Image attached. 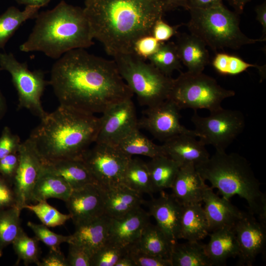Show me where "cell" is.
<instances>
[{"label": "cell", "instance_id": "cell-10", "mask_svg": "<svg viewBox=\"0 0 266 266\" xmlns=\"http://www.w3.org/2000/svg\"><path fill=\"white\" fill-rule=\"evenodd\" d=\"M191 121L200 139L205 145H212L219 151H226L245 126L242 112L223 107L210 112L206 117L200 116L194 111Z\"/></svg>", "mask_w": 266, "mask_h": 266}, {"label": "cell", "instance_id": "cell-9", "mask_svg": "<svg viewBox=\"0 0 266 266\" xmlns=\"http://www.w3.org/2000/svg\"><path fill=\"white\" fill-rule=\"evenodd\" d=\"M0 67L11 75L17 93L18 108H26L40 119L47 114L41 98L48 82L40 70H30L26 62L18 61L12 53H0Z\"/></svg>", "mask_w": 266, "mask_h": 266}, {"label": "cell", "instance_id": "cell-37", "mask_svg": "<svg viewBox=\"0 0 266 266\" xmlns=\"http://www.w3.org/2000/svg\"><path fill=\"white\" fill-rule=\"evenodd\" d=\"M148 60L156 68L168 76L181 68L176 44L173 42H161L157 51Z\"/></svg>", "mask_w": 266, "mask_h": 266}, {"label": "cell", "instance_id": "cell-4", "mask_svg": "<svg viewBox=\"0 0 266 266\" xmlns=\"http://www.w3.org/2000/svg\"><path fill=\"white\" fill-rule=\"evenodd\" d=\"M93 40L83 8L62 0L54 8L38 13L32 31L20 50L41 52L58 59L72 50L91 46Z\"/></svg>", "mask_w": 266, "mask_h": 266}, {"label": "cell", "instance_id": "cell-50", "mask_svg": "<svg viewBox=\"0 0 266 266\" xmlns=\"http://www.w3.org/2000/svg\"><path fill=\"white\" fill-rule=\"evenodd\" d=\"M223 4V0H188L185 9H208Z\"/></svg>", "mask_w": 266, "mask_h": 266}, {"label": "cell", "instance_id": "cell-43", "mask_svg": "<svg viewBox=\"0 0 266 266\" xmlns=\"http://www.w3.org/2000/svg\"><path fill=\"white\" fill-rule=\"evenodd\" d=\"M161 43L152 34L145 35L135 41L133 47V53L145 60L157 51Z\"/></svg>", "mask_w": 266, "mask_h": 266}, {"label": "cell", "instance_id": "cell-35", "mask_svg": "<svg viewBox=\"0 0 266 266\" xmlns=\"http://www.w3.org/2000/svg\"><path fill=\"white\" fill-rule=\"evenodd\" d=\"M216 71L223 75H236L247 70L250 67L258 69L261 80L266 77V66L246 62L240 57L226 53H216L211 62Z\"/></svg>", "mask_w": 266, "mask_h": 266}, {"label": "cell", "instance_id": "cell-27", "mask_svg": "<svg viewBox=\"0 0 266 266\" xmlns=\"http://www.w3.org/2000/svg\"><path fill=\"white\" fill-rule=\"evenodd\" d=\"M45 166L62 177L72 190L86 185L97 184L81 158L44 161Z\"/></svg>", "mask_w": 266, "mask_h": 266}, {"label": "cell", "instance_id": "cell-31", "mask_svg": "<svg viewBox=\"0 0 266 266\" xmlns=\"http://www.w3.org/2000/svg\"><path fill=\"white\" fill-rule=\"evenodd\" d=\"M173 243L157 225L150 223L135 244L145 253L170 260Z\"/></svg>", "mask_w": 266, "mask_h": 266}, {"label": "cell", "instance_id": "cell-46", "mask_svg": "<svg viewBox=\"0 0 266 266\" xmlns=\"http://www.w3.org/2000/svg\"><path fill=\"white\" fill-rule=\"evenodd\" d=\"M19 163L18 152L11 153L0 159V175L12 186Z\"/></svg>", "mask_w": 266, "mask_h": 266}, {"label": "cell", "instance_id": "cell-2", "mask_svg": "<svg viewBox=\"0 0 266 266\" xmlns=\"http://www.w3.org/2000/svg\"><path fill=\"white\" fill-rule=\"evenodd\" d=\"M170 9L167 0H86L83 8L93 39L112 57L133 53L135 41L151 34Z\"/></svg>", "mask_w": 266, "mask_h": 266}, {"label": "cell", "instance_id": "cell-49", "mask_svg": "<svg viewBox=\"0 0 266 266\" xmlns=\"http://www.w3.org/2000/svg\"><path fill=\"white\" fill-rule=\"evenodd\" d=\"M38 266H68L66 258L60 250H50L49 252L36 265Z\"/></svg>", "mask_w": 266, "mask_h": 266}, {"label": "cell", "instance_id": "cell-54", "mask_svg": "<svg viewBox=\"0 0 266 266\" xmlns=\"http://www.w3.org/2000/svg\"><path fill=\"white\" fill-rule=\"evenodd\" d=\"M115 266H135V265L132 259L127 253L117 261Z\"/></svg>", "mask_w": 266, "mask_h": 266}, {"label": "cell", "instance_id": "cell-18", "mask_svg": "<svg viewBox=\"0 0 266 266\" xmlns=\"http://www.w3.org/2000/svg\"><path fill=\"white\" fill-rule=\"evenodd\" d=\"M150 217L139 207L121 218H110L108 240L123 247L135 243L150 223Z\"/></svg>", "mask_w": 266, "mask_h": 266}, {"label": "cell", "instance_id": "cell-5", "mask_svg": "<svg viewBox=\"0 0 266 266\" xmlns=\"http://www.w3.org/2000/svg\"><path fill=\"white\" fill-rule=\"evenodd\" d=\"M205 181L217 188L222 197L230 200L235 195L245 200L249 213L266 225V196L260 188L248 161L237 153L216 151L205 161L195 165Z\"/></svg>", "mask_w": 266, "mask_h": 266}, {"label": "cell", "instance_id": "cell-41", "mask_svg": "<svg viewBox=\"0 0 266 266\" xmlns=\"http://www.w3.org/2000/svg\"><path fill=\"white\" fill-rule=\"evenodd\" d=\"M27 226L33 232L37 239L43 242L51 250H60L61 244L68 243L70 239V235L56 233L42 224H38L29 221Z\"/></svg>", "mask_w": 266, "mask_h": 266}, {"label": "cell", "instance_id": "cell-15", "mask_svg": "<svg viewBox=\"0 0 266 266\" xmlns=\"http://www.w3.org/2000/svg\"><path fill=\"white\" fill-rule=\"evenodd\" d=\"M239 247L240 266H252L259 254L266 256V225L244 212L234 227Z\"/></svg>", "mask_w": 266, "mask_h": 266}, {"label": "cell", "instance_id": "cell-40", "mask_svg": "<svg viewBox=\"0 0 266 266\" xmlns=\"http://www.w3.org/2000/svg\"><path fill=\"white\" fill-rule=\"evenodd\" d=\"M127 253V246H121L108 240L93 255L91 266H115Z\"/></svg>", "mask_w": 266, "mask_h": 266}, {"label": "cell", "instance_id": "cell-14", "mask_svg": "<svg viewBox=\"0 0 266 266\" xmlns=\"http://www.w3.org/2000/svg\"><path fill=\"white\" fill-rule=\"evenodd\" d=\"M19 166L13 182L19 210L31 203L33 189L44 166V161L33 145L27 138L21 142L18 151Z\"/></svg>", "mask_w": 266, "mask_h": 266}, {"label": "cell", "instance_id": "cell-17", "mask_svg": "<svg viewBox=\"0 0 266 266\" xmlns=\"http://www.w3.org/2000/svg\"><path fill=\"white\" fill-rule=\"evenodd\" d=\"M157 199L144 202L148 208V213L155 219L157 226L174 243L179 239L180 219L183 205L171 195L162 191ZM143 203V204H144Z\"/></svg>", "mask_w": 266, "mask_h": 266}, {"label": "cell", "instance_id": "cell-7", "mask_svg": "<svg viewBox=\"0 0 266 266\" xmlns=\"http://www.w3.org/2000/svg\"><path fill=\"white\" fill-rule=\"evenodd\" d=\"M119 73L139 104L150 107L168 99L173 79L133 53L113 57Z\"/></svg>", "mask_w": 266, "mask_h": 266}, {"label": "cell", "instance_id": "cell-32", "mask_svg": "<svg viewBox=\"0 0 266 266\" xmlns=\"http://www.w3.org/2000/svg\"><path fill=\"white\" fill-rule=\"evenodd\" d=\"M114 146L131 157L142 155L152 158L165 155L162 145L154 143L143 134L139 128L133 130Z\"/></svg>", "mask_w": 266, "mask_h": 266}, {"label": "cell", "instance_id": "cell-44", "mask_svg": "<svg viewBox=\"0 0 266 266\" xmlns=\"http://www.w3.org/2000/svg\"><path fill=\"white\" fill-rule=\"evenodd\" d=\"M66 260L68 266H91L93 255L83 247L69 242Z\"/></svg>", "mask_w": 266, "mask_h": 266}, {"label": "cell", "instance_id": "cell-36", "mask_svg": "<svg viewBox=\"0 0 266 266\" xmlns=\"http://www.w3.org/2000/svg\"><path fill=\"white\" fill-rule=\"evenodd\" d=\"M21 212L16 206L0 209V257L4 249L12 243L23 229Z\"/></svg>", "mask_w": 266, "mask_h": 266}, {"label": "cell", "instance_id": "cell-25", "mask_svg": "<svg viewBox=\"0 0 266 266\" xmlns=\"http://www.w3.org/2000/svg\"><path fill=\"white\" fill-rule=\"evenodd\" d=\"M233 229L227 228L209 233L210 240L205 249L212 266L222 265L228 259L238 256L239 247Z\"/></svg>", "mask_w": 266, "mask_h": 266}, {"label": "cell", "instance_id": "cell-11", "mask_svg": "<svg viewBox=\"0 0 266 266\" xmlns=\"http://www.w3.org/2000/svg\"><path fill=\"white\" fill-rule=\"evenodd\" d=\"M131 158L114 145L95 143L81 159L97 184L104 189L123 184L124 172Z\"/></svg>", "mask_w": 266, "mask_h": 266}, {"label": "cell", "instance_id": "cell-13", "mask_svg": "<svg viewBox=\"0 0 266 266\" xmlns=\"http://www.w3.org/2000/svg\"><path fill=\"white\" fill-rule=\"evenodd\" d=\"M95 143L115 145L133 130L139 128L132 98L117 102L102 113Z\"/></svg>", "mask_w": 266, "mask_h": 266}, {"label": "cell", "instance_id": "cell-45", "mask_svg": "<svg viewBox=\"0 0 266 266\" xmlns=\"http://www.w3.org/2000/svg\"><path fill=\"white\" fill-rule=\"evenodd\" d=\"M21 142L20 137L13 133L8 127L5 126L0 136V159L18 152Z\"/></svg>", "mask_w": 266, "mask_h": 266}, {"label": "cell", "instance_id": "cell-53", "mask_svg": "<svg viewBox=\"0 0 266 266\" xmlns=\"http://www.w3.org/2000/svg\"><path fill=\"white\" fill-rule=\"evenodd\" d=\"M20 4L26 6H34L40 8L47 5L51 0H15Z\"/></svg>", "mask_w": 266, "mask_h": 266}, {"label": "cell", "instance_id": "cell-16", "mask_svg": "<svg viewBox=\"0 0 266 266\" xmlns=\"http://www.w3.org/2000/svg\"><path fill=\"white\" fill-rule=\"evenodd\" d=\"M65 203L74 226L105 214L103 190L96 184L72 190Z\"/></svg>", "mask_w": 266, "mask_h": 266}, {"label": "cell", "instance_id": "cell-6", "mask_svg": "<svg viewBox=\"0 0 266 266\" xmlns=\"http://www.w3.org/2000/svg\"><path fill=\"white\" fill-rule=\"evenodd\" d=\"M190 18L186 24L190 33L212 50H236L243 46L266 41V38H251L239 28L238 14L223 4L208 9H188Z\"/></svg>", "mask_w": 266, "mask_h": 266}, {"label": "cell", "instance_id": "cell-23", "mask_svg": "<svg viewBox=\"0 0 266 266\" xmlns=\"http://www.w3.org/2000/svg\"><path fill=\"white\" fill-rule=\"evenodd\" d=\"M110 218L103 214L75 226V231L70 235V239L68 243L79 245L93 255L108 240Z\"/></svg>", "mask_w": 266, "mask_h": 266}, {"label": "cell", "instance_id": "cell-28", "mask_svg": "<svg viewBox=\"0 0 266 266\" xmlns=\"http://www.w3.org/2000/svg\"><path fill=\"white\" fill-rule=\"evenodd\" d=\"M207 219L201 203L183 206L179 239L199 241L209 234Z\"/></svg>", "mask_w": 266, "mask_h": 266}, {"label": "cell", "instance_id": "cell-29", "mask_svg": "<svg viewBox=\"0 0 266 266\" xmlns=\"http://www.w3.org/2000/svg\"><path fill=\"white\" fill-rule=\"evenodd\" d=\"M170 261L172 266H212L206 254L205 244L197 241L173 243Z\"/></svg>", "mask_w": 266, "mask_h": 266}, {"label": "cell", "instance_id": "cell-19", "mask_svg": "<svg viewBox=\"0 0 266 266\" xmlns=\"http://www.w3.org/2000/svg\"><path fill=\"white\" fill-rule=\"evenodd\" d=\"M202 202L209 232L227 228H234L244 213L229 200L218 196L210 187L204 193Z\"/></svg>", "mask_w": 266, "mask_h": 266}, {"label": "cell", "instance_id": "cell-12", "mask_svg": "<svg viewBox=\"0 0 266 266\" xmlns=\"http://www.w3.org/2000/svg\"><path fill=\"white\" fill-rule=\"evenodd\" d=\"M180 110L169 99L147 107L142 118L138 120V128L147 131L155 138L163 142L180 134H189L198 137L194 130H190L180 124Z\"/></svg>", "mask_w": 266, "mask_h": 266}, {"label": "cell", "instance_id": "cell-24", "mask_svg": "<svg viewBox=\"0 0 266 266\" xmlns=\"http://www.w3.org/2000/svg\"><path fill=\"white\" fill-rule=\"evenodd\" d=\"M175 43L179 59L193 73L202 72L209 63V54L206 45L195 35L177 33Z\"/></svg>", "mask_w": 266, "mask_h": 266}, {"label": "cell", "instance_id": "cell-55", "mask_svg": "<svg viewBox=\"0 0 266 266\" xmlns=\"http://www.w3.org/2000/svg\"><path fill=\"white\" fill-rule=\"evenodd\" d=\"M1 70L0 67V71ZM7 111L6 100L0 90V120L4 116Z\"/></svg>", "mask_w": 266, "mask_h": 266}, {"label": "cell", "instance_id": "cell-51", "mask_svg": "<svg viewBox=\"0 0 266 266\" xmlns=\"http://www.w3.org/2000/svg\"><path fill=\"white\" fill-rule=\"evenodd\" d=\"M256 19L262 27L263 38H266V2L265 1L257 5L255 8Z\"/></svg>", "mask_w": 266, "mask_h": 266}, {"label": "cell", "instance_id": "cell-47", "mask_svg": "<svg viewBox=\"0 0 266 266\" xmlns=\"http://www.w3.org/2000/svg\"><path fill=\"white\" fill-rule=\"evenodd\" d=\"M181 25L171 26L163 19H158L154 24L151 34L161 42H166L178 33L177 30Z\"/></svg>", "mask_w": 266, "mask_h": 266}, {"label": "cell", "instance_id": "cell-21", "mask_svg": "<svg viewBox=\"0 0 266 266\" xmlns=\"http://www.w3.org/2000/svg\"><path fill=\"white\" fill-rule=\"evenodd\" d=\"M197 170L195 165L181 166L170 189L171 194L183 205L201 203L209 187Z\"/></svg>", "mask_w": 266, "mask_h": 266}, {"label": "cell", "instance_id": "cell-22", "mask_svg": "<svg viewBox=\"0 0 266 266\" xmlns=\"http://www.w3.org/2000/svg\"><path fill=\"white\" fill-rule=\"evenodd\" d=\"M104 214L111 218H121L141 207V194L124 184L103 189Z\"/></svg>", "mask_w": 266, "mask_h": 266}, {"label": "cell", "instance_id": "cell-34", "mask_svg": "<svg viewBox=\"0 0 266 266\" xmlns=\"http://www.w3.org/2000/svg\"><path fill=\"white\" fill-rule=\"evenodd\" d=\"M123 184L140 194L154 193L147 164L139 159L131 158L129 161Z\"/></svg>", "mask_w": 266, "mask_h": 266}, {"label": "cell", "instance_id": "cell-8", "mask_svg": "<svg viewBox=\"0 0 266 266\" xmlns=\"http://www.w3.org/2000/svg\"><path fill=\"white\" fill-rule=\"evenodd\" d=\"M235 95L234 91L223 88L215 79L202 72L187 71L173 79L168 99L180 110L204 109L210 112L221 108L222 101Z\"/></svg>", "mask_w": 266, "mask_h": 266}, {"label": "cell", "instance_id": "cell-26", "mask_svg": "<svg viewBox=\"0 0 266 266\" xmlns=\"http://www.w3.org/2000/svg\"><path fill=\"white\" fill-rule=\"evenodd\" d=\"M72 189L62 177L47 168H43L33 189L31 203L54 198L66 201Z\"/></svg>", "mask_w": 266, "mask_h": 266}, {"label": "cell", "instance_id": "cell-52", "mask_svg": "<svg viewBox=\"0 0 266 266\" xmlns=\"http://www.w3.org/2000/svg\"><path fill=\"white\" fill-rule=\"evenodd\" d=\"M230 5L234 9V11L240 14L243 12L246 4L250 0H227Z\"/></svg>", "mask_w": 266, "mask_h": 266}, {"label": "cell", "instance_id": "cell-1", "mask_svg": "<svg viewBox=\"0 0 266 266\" xmlns=\"http://www.w3.org/2000/svg\"><path fill=\"white\" fill-rule=\"evenodd\" d=\"M60 105L94 114L133 94L114 60L90 54L85 49L69 51L53 65L48 82Z\"/></svg>", "mask_w": 266, "mask_h": 266}, {"label": "cell", "instance_id": "cell-38", "mask_svg": "<svg viewBox=\"0 0 266 266\" xmlns=\"http://www.w3.org/2000/svg\"><path fill=\"white\" fill-rule=\"evenodd\" d=\"M38 241L35 236L30 237L22 229L11 244L18 257L17 263L22 261L26 266L37 265L40 253Z\"/></svg>", "mask_w": 266, "mask_h": 266}, {"label": "cell", "instance_id": "cell-20", "mask_svg": "<svg viewBox=\"0 0 266 266\" xmlns=\"http://www.w3.org/2000/svg\"><path fill=\"white\" fill-rule=\"evenodd\" d=\"M196 136L189 134H180L164 142L162 145L165 156L180 166L198 165L207 160L210 155L205 145Z\"/></svg>", "mask_w": 266, "mask_h": 266}, {"label": "cell", "instance_id": "cell-56", "mask_svg": "<svg viewBox=\"0 0 266 266\" xmlns=\"http://www.w3.org/2000/svg\"><path fill=\"white\" fill-rule=\"evenodd\" d=\"M188 0H167L171 9L177 7L186 8Z\"/></svg>", "mask_w": 266, "mask_h": 266}, {"label": "cell", "instance_id": "cell-33", "mask_svg": "<svg viewBox=\"0 0 266 266\" xmlns=\"http://www.w3.org/2000/svg\"><path fill=\"white\" fill-rule=\"evenodd\" d=\"M40 8L37 6H26L21 11L12 6L0 15V49H4L8 41L23 23L35 18Z\"/></svg>", "mask_w": 266, "mask_h": 266}, {"label": "cell", "instance_id": "cell-30", "mask_svg": "<svg viewBox=\"0 0 266 266\" xmlns=\"http://www.w3.org/2000/svg\"><path fill=\"white\" fill-rule=\"evenodd\" d=\"M154 192L171 188L180 165L165 155L151 158L146 163Z\"/></svg>", "mask_w": 266, "mask_h": 266}, {"label": "cell", "instance_id": "cell-42", "mask_svg": "<svg viewBox=\"0 0 266 266\" xmlns=\"http://www.w3.org/2000/svg\"><path fill=\"white\" fill-rule=\"evenodd\" d=\"M127 254L135 266H172L170 260L145 253L140 250L135 243L127 246Z\"/></svg>", "mask_w": 266, "mask_h": 266}, {"label": "cell", "instance_id": "cell-39", "mask_svg": "<svg viewBox=\"0 0 266 266\" xmlns=\"http://www.w3.org/2000/svg\"><path fill=\"white\" fill-rule=\"evenodd\" d=\"M24 209L34 213L42 224L48 227L63 225L71 217L69 213L66 214L60 212L46 200L40 201L35 204H28Z\"/></svg>", "mask_w": 266, "mask_h": 266}, {"label": "cell", "instance_id": "cell-3", "mask_svg": "<svg viewBox=\"0 0 266 266\" xmlns=\"http://www.w3.org/2000/svg\"><path fill=\"white\" fill-rule=\"evenodd\" d=\"M28 139L44 161L81 158L95 143L100 117L60 105L47 113Z\"/></svg>", "mask_w": 266, "mask_h": 266}, {"label": "cell", "instance_id": "cell-48", "mask_svg": "<svg viewBox=\"0 0 266 266\" xmlns=\"http://www.w3.org/2000/svg\"><path fill=\"white\" fill-rule=\"evenodd\" d=\"M16 205V196L12 185L0 175V209Z\"/></svg>", "mask_w": 266, "mask_h": 266}]
</instances>
